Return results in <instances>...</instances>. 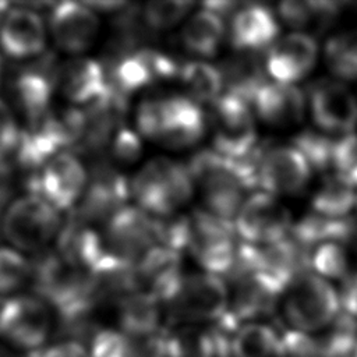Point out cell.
I'll use <instances>...</instances> for the list:
<instances>
[{
  "mask_svg": "<svg viewBox=\"0 0 357 357\" xmlns=\"http://www.w3.org/2000/svg\"><path fill=\"white\" fill-rule=\"evenodd\" d=\"M134 124L142 139L170 151L192 148L206 135L205 109L181 92L144 98L135 109Z\"/></svg>",
  "mask_w": 357,
  "mask_h": 357,
  "instance_id": "1",
  "label": "cell"
},
{
  "mask_svg": "<svg viewBox=\"0 0 357 357\" xmlns=\"http://www.w3.org/2000/svg\"><path fill=\"white\" fill-rule=\"evenodd\" d=\"M132 204L152 218L183 212L195 190L187 166L169 156L144 162L130 178Z\"/></svg>",
  "mask_w": 357,
  "mask_h": 357,
  "instance_id": "2",
  "label": "cell"
},
{
  "mask_svg": "<svg viewBox=\"0 0 357 357\" xmlns=\"http://www.w3.org/2000/svg\"><path fill=\"white\" fill-rule=\"evenodd\" d=\"M279 303L290 331L305 335L322 332L342 311L339 291L332 282L305 269L289 283Z\"/></svg>",
  "mask_w": 357,
  "mask_h": 357,
  "instance_id": "3",
  "label": "cell"
},
{
  "mask_svg": "<svg viewBox=\"0 0 357 357\" xmlns=\"http://www.w3.org/2000/svg\"><path fill=\"white\" fill-rule=\"evenodd\" d=\"M185 166L199 197V208L219 219L233 222L248 194L231 162L209 148L192 155Z\"/></svg>",
  "mask_w": 357,
  "mask_h": 357,
  "instance_id": "4",
  "label": "cell"
},
{
  "mask_svg": "<svg viewBox=\"0 0 357 357\" xmlns=\"http://www.w3.org/2000/svg\"><path fill=\"white\" fill-rule=\"evenodd\" d=\"M229 298L222 276L197 271L183 276L163 307L173 325H211L227 312Z\"/></svg>",
  "mask_w": 357,
  "mask_h": 357,
  "instance_id": "5",
  "label": "cell"
},
{
  "mask_svg": "<svg viewBox=\"0 0 357 357\" xmlns=\"http://www.w3.org/2000/svg\"><path fill=\"white\" fill-rule=\"evenodd\" d=\"M205 116L211 148L220 156L240 159L258 146V120L250 102L223 92Z\"/></svg>",
  "mask_w": 357,
  "mask_h": 357,
  "instance_id": "6",
  "label": "cell"
},
{
  "mask_svg": "<svg viewBox=\"0 0 357 357\" xmlns=\"http://www.w3.org/2000/svg\"><path fill=\"white\" fill-rule=\"evenodd\" d=\"M53 325V308L42 297L17 294L0 307V336L31 356L45 349Z\"/></svg>",
  "mask_w": 357,
  "mask_h": 357,
  "instance_id": "7",
  "label": "cell"
},
{
  "mask_svg": "<svg viewBox=\"0 0 357 357\" xmlns=\"http://www.w3.org/2000/svg\"><path fill=\"white\" fill-rule=\"evenodd\" d=\"M60 212L35 194L17 198L3 216V234L13 248L33 252L60 234Z\"/></svg>",
  "mask_w": 357,
  "mask_h": 357,
  "instance_id": "8",
  "label": "cell"
},
{
  "mask_svg": "<svg viewBox=\"0 0 357 357\" xmlns=\"http://www.w3.org/2000/svg\"><path fill=\"white\" fill-rule=\"evenodd\" d=\"M231 223L241 243L262 247L289 238L294 218L280 198L258 190L245 197Z\"/></svg>",
  "mask_w": 357,
  "mask_h": 357,
  "instance_id": "9",
  "label": "cell"
},
{
  "mask_svg": "<svg viewBox=\"0 0 357 357\" xmlns=\"http://www.w3.org/2000/svg\"><path fill=\"white\" fill-rule=\"evenodd\" d=\"M187 252L199 271L218 276L226 275L234 265L237 243L233 223L219 219L202 208L191 211Z\"/></svg>",
  "mask_w": 357,
  "mask_h": 357,
  "instance_id": "10",
  "label": "cell"
},
{
  "mask_svg": "<svg viewBox=\"0 0 357 357\" xmlns=\"http://www.w3.org/2000/svg\"><path fill=\"white\" fill-rule=\"evenodd\" d=\"M307 114L315 130L340 138L357 128V96L332 77L314 81L305 91Z\"/></svg>",
  "mask_w": 357,
  "mask_h": 357,
  "instance_id": "11",
  "label": "cell"
},
{
  "mask_svg": "<svg viewBox=\"0 0 357 357\" xmlns=\"http://www.w3.org/2000/svg\"><path fill=\"white\" fill-rule=\"evenodd\" d=\"M89 172L82 160L63 151L50 158L32 181V194L39 195L59 212L78 205L85 194Z\"/></svg>",
  "mask_w": 357,
  "mask_h": 357,
  "instance_id": "12",
  "label": "cell"
},
{
  "mask_svg": "<svg viewBox=\"0 0 357 357\" xmlns=\"http://www.w3.org/2000/svg\"><path fill=\"white\" fill-rule=\"evenodd\" d=\"M312 174L310 163L293 144L268 146L259 153L258 190L280 199L301 194Z\"/></svg>",
  "mask_w": 357,
  "mask_h": 357,
  "instance_id": "13",
  "label": "cell"
},
{
  "mask_svg": "<svg viewBox=\"0 0 357 357\" xmlns=\"http://www.w3.org/2000/svg\"><path fill=\"white\" fill-rule=\"evenodd\" d=\"M319 56L321 47L314 36L289 31L264 53L262 61L271 81L298 85L311 75Z\"/></svg>",
  "mask_w": 357,
  "mask_h": 357,
  "instance_id": "14",
  "label": "cell"
},
{
  "mask_svg": "<svg viewBox=\"0 0 357 357\" xmlns=\"http://www.w3.org/2000/svg\"><path fill=\"white\" fill-rule=\"evenodd\" d=\"M47 31L59 50L70 57L85 56L100 36L102 21L85 1H63L52 8Z\"/></svg>",
  "mask_w": 357,
  "mask_h": 357,
  "instance_id": "15",
  "label": "cell"
},
{
  "mask_svg": "<svg viewBox=\"0 0 357 357\" xmlns=\"http://www.w3.org/2000/svg\"><path fill=\"white\" fill-rule=\"evenodd\" d=\"M180 64L166 53L151 47L127 50L112 68L109 84L113 91L126 96L165 79H176Z\"/></svg>",
  "mask_w": 357,
  "mask_h": 357,
  "instance_id": "16",
  "label": "cell"
},
{
  "mask_svg": "<svg viewBox=\"0 0 357 357\" xmlns=\"http://www.w3.org/2000/svg\"><path fill=\"white\" fill-rule=\"evenodd\" d=\"M102 238L112 258L134 265L155 245L153 219L134 204H128L105 222Z\"/></svg>",
  "mask_w": 357,
  "mask_h": 357,
  "instance_id": "17",
  "label": "cell"
},
{
  "mask_svg": "<svg viewBox=\"0 0 357 357\" xmlns=\"http://www.w3.org/2000/svg\"><path fill=\"white\" fill-rule=\"evenodd\" d=\"M53 81L54 89L74 107H91L110 91L106 68L86 54L63 61L57 67Z\"/></svg>",
  "mask_w": 357,
  "mask_h": 357,
  "instance_id": "18",
  "label": "cell"
},
{
  "mask_svg": "<svg viewBox=\"0 0 357 357\" xmlns=\"http://www.w3.org/2000/svg\"><path fill=\"white\" fill-rule=\"evenodd\" d=\"M231 336L218 325H174L151 344L162 357H230Z\"/></svg>",
  "mask_w": 357,
  "mask_h": 357,
  "instance_id": "19",
  "label": "cell"
},
{
  "mask_svg": "<svg viewBox=\"0 0 357 357\" xmlns=\"http://www.w3.org/2000/svg\"><path fill=\"white\" fill-rule=\"evenodd\" d=\"M276 13L258 3L240 6L226 22L227 36L233 52L254 53L266 52L282 35Z\"/></svg>",
  "mask_w": 357,
  "mask_h": 357,
  "instance_id": "20",
  "label": "cell"
},
{
  "mask_svg": "<svg viewBox=\"0 0 357 357\" xmlns=\"http://www.w3.org/2000/svg\"><path fill=\"white\" fill-rule=\"evenodd\" d=\"M255 117L262 124L289 130L303 123L307 116L305 92L298 85L266 81L251 100Z\"/></svg>",
  "mask_w": 357,
  "mask_h": 357,
  "instance_id": "21",
  "label": "cell"
},
{
  "mask_svg": "<svg viewBox=\"0 0 357 357\" xmlns=\"http://www.w3.org/2000/svg\"><path fill=\"white\" fill-rule=\"evenodd\" d=\"M47 36V25L40 14L28 7L7 10L0 22V50L14 60H28L42 54Z\"/></svg>",
  "mask_w": 357,
  "mask_h": 357,
  "instance_id": "22",
  "label": "cell"
},
{
  "mask_svg": "<svg viewBox=\"0 0 357 357\" xmlns=\"http://www.w3.org/2000/svg\"><path fill=\"white\" fill-rule=\"evenodd\" d=\"M134 275L138 290L165 304L185 275L181 254L153 245L134 264Z\"/></svg>",
  "mask_w": 357,
  "mask_h": 357,
  "instance_id": "23",
  "label": "cell"
},
{
  "mask_svg": "<svg viewBox=\"0 0 357 357\" xmlns=\"http://www.w3.org/2000/svg\"><path fill=\"white\" fill-rule=\"evenodd\" d=\"M128 199H131L130 180L116 166H102L93 176L89 173L79 204L84 205V215L88 220L105 223L113 213L128 205Z\"/></svg>",
  "mask_w": 357,
  "mask_h": 357,
  "instance_id": "24",
  "label": "cell"
},
{
  "mask_svg": "<svg viewBox=\"0 0 357 357\" xmlns=\"http://www.w3.org/2000/svg\"><path fill=\"white\" fill-rule=\"evenodd\" d=\"M163 304L153 296L135 290L117 298V318L120 331L132 340L153 342L166 328Z\"/></svg>",
  "mask_w": 357,
  "mask_h": 357,
  "instance_id": "25",
  "label": "cell"
},
{
  "mask_svg": "<svg viewBox=\"0 0 357 357\" xmlns=\"http://www.w3.org/2000/svg\"><path fill=\"white\" fill-rule=\"evenodd\" d=\"M225 18L218 13L199 7L180 26V42L184 52L194 60L212 61L226 42Z\"/></svg>",
  "mask_w": 357,
  "mask_h": 357,
  "instance_id": "26",
  "label": "cell"
},
{
  "mask_svg": "<svg viewBox=\"0 0 357 357\" xmlns=\"http://www.w3.org/2000/svg\"><path fill=\"white\" fill-rule=\"evenodd\" d=\"M280 25L293 32H303L314 36L331 29L340 14V4L336 1L289 0L282 1L275 11Z\"/></svg>",
  "mask_w": 357,
  "mask_h": 357,
  "instance_id": "27",
  "label": "cell"
},
{
  "mask_svg": "<svg viewBox=\"0 0 357 357\" xmlns=\"http://www.w3.org/2000/svg\"><path fill=\"white\" fill-rule=\"evenodd\" d=\"M223 92L251 103L258 89L268 81L264 61L258 54L233 52L218 66Z\"/></svg>",
  "mask_w": 357,
  "mask_h": 357,
  "instance_id": "28",
  "label": "cell"
},
{
  "mask_svg": "<svg viewBox=\"0 0 357 357\" xmlns=\"http://www.w3.org/2000/svg\"><path fill=\"white\" fill-rule=\"evenodd\" d=\"M310 206L311 212L324 218H350L357 206V190L337 173H324L311 192Z\"/></svg>",
  "mask_w": 357,
  "mask_h": 357,
  "instance_id": "29",
  "label": "cell"
},
{
  "mask_svg": "<svg viewBox=\"0 0 357 357\" xmlns=\"http://www.w3.org/2000/svg\"><path fill=\"white\" fill-rule=\"evenodd\" d=\"M230 357H286L283 335L262 321L243 324L230 339Z\"/></svg>",
  "mask_w": 357,
  "mask_h": 357,
  "instance_id": "30",
  "label": "cell"
},
{
  "mask_svg": "<svg viewBox=\"0 0 357 357\" xmlns=\"http://www.w3.org/2000/svg\"><path fill=\"white\" fill-rule=\"evenodd\" d=\"M181 93L202 107L209 106L223 93V82L218 64L190 59L180 64L176 77Z\"/></svg>",
  "mask_w": 357,
  "mask_h": 357,
  "instance_id": "31",
  "label": "cell"
},
{
  "mask_svg": "<svg viewBox=\"0 0 357 357\" xmlns=\"http://www.w3.org/2000/svg\"><path fill=\"white\" fill-rule=\"evenodd\" d=\"M321 56L332 78L344 84L357 81V29L329 33Z\"/></svg>",
  "mask_w": 357,
  "mask_h": 357,
  "instance_id": "32",
  "label": "cell"
},
{
  "mask_svg": "<svg viewBox=\"0 0 357 357\" xmlns=\"http://www.w3.org/2000/svg\"><path fill=\"white\" fill-rule=\"evenodd\" d=\"M303 262L310 271L329 282L343 280L350 272V252L344 243L321 241L305 247Z\"/></svg>",
  "mask_w": 357,
  "mask_h": 357,
  "instance_id": "33",
  "label": "cell"
},
{
  "mask_svg": "<svg viewBox=\"0 0 357 357\" xmlns=\"http://www.w3.org/2000/svg\"><path fill=\"white\" fill-rule=\"evenodd\" d=\"M54 89L53 78L40 73H24L14 85V96L18 106L31 120H40L50 109L52 93Z\"/></svg>",
  "mask_w": 357,
  "mask_h": 357,
  "instance_id": "34",
  "label": "cell"
},
{
  "mask_svg": "<svg viewBox=\"0 0 357 357\" xmlns=\"http://www.w3.org/2000/svg\"><path fill=\"white\" fill-rule=\"evenodd\" d=\"M192 8L194 3L184 0L148 1L139 10V18L149 32L163 33L180 28Z\"/></svg>",
  "mask_w": 357,
  "mask_h": 357,
  "instance_id": "35",
  "label": "cell"
},
{
  "mask_svg": "<svg viewBox=\"0 0 357 357\" xmlns=\"http://www.w3.org/2000/svg\"><path fill=\"white\" fill-rule=\"evenodd\" d=\"M336 138L329 137L318 130H301L293 139V145L303 153L312 172L321 174L332 172V158Z\"/></svg>",
  "mask_w": 357,
  "mask_h": 357,
  "instance_id": "36",
  "label": "cell"
},
{
  "mask_svg": "<svg viewBox=\"0 0 357 357\" xmlns=\"http://www.w3.org/2000/svg\"><path fill=\"white\" fill-rule=\"evenodd\" d=\"M32 275L24 254L13 247H0V296L11 297Z\"/></svg>",
  "mask_w": 357,
  "mask_h": 357,
  "instance_id": "37",
  "label": "cell"
},
{
  "mask_svg": "<svg viewBox=\"0 0 357 357\" xmlns=\"http://www.w3.org/2000/svg\"><path fill=\"white\" fill-rule=\"evenodd\" d=\"M153 219V237L155 245H160L176 252L187 250L188 234H190V215L188 213H173Z\"/></svg>",
  "mask_w": 357,
  "mask_h": 357,
  "instance_id": "38",
  "label": "cell"
},
{
  "mask_svg": "<svg viewBox=\"0 0 357 357\" xmlns=\"http://www.w3.org/2000/svg\"><path fill=\"white\" fill-rule=\"evenodd\" d=\"M109 151L113 166L121 170L139 160L144 152V139L135 128L120 126L109 138Z\"/></svg>",
  "mask_w": 357,
  "mask_h": 357,
  "instance_id": "39",
  "label": "cell"
},
{
  "mask_svg": "<svg viewBox=\"0 0 357 357\" xmlns=\"http://www.w3.org/2000/svg\"><path fill=\"white\" fill-rule=\"evenodd\" d=\"M89 357H137L134 340L120 329H100L91 340Z\"/></svg>",
  "mask_w": 357,
  "mask_h": 357,
  "instance_id": "40",
  "label": "cell"
},
{
  "mask_svg": "<svg viewBox=\"0 0 357 357\" xmlns=\"http://www.w3.org/2000/svg\"><path fill=\"white\" fill-rule=\"evenodd\" d=\"M332 172L346 178L357 190V134L336 138Z\"/></svg>",
  "mask_w": 357,
  "mask_h": 357,
  "instance_id": "41",
  "label": "cell"
},
{
  "mask_svg": "<svg viewBox=\"0 0 357 357\" xmlns=\"http://www.w3.org/2000/svg\"><path fill=\"white\" fill-rule=\"evenodd\" d=\"M21 131L10 106L0 99V160L10 155L18 145Z\"/></svg>",
  "mask_w": 357,
  "mask_h": 357,
  "instance_id": "42",
  "label": "cell"
},
{
  "mask_svg": "<svg viewBox=\"0 0 357 357\" xmlns=\"http://www.w3.org/2000/svg\"><path fill=\"white\" fill-rule=\"evenodd\" d=\"M286 357H325L312 335L287 331L283 333Z\"/></svg>",
  "mask_w": 357,
  "mask_h": 357,
  "instance_id": "43",
  "label": "cell"
},
{
  "mask_svg": "<svg viewBox=\"0 0 357 357\" xmlns=\"http://www.w3.org/2000/svg\"><path fill=\"white\" fill-rule=\"evenodd\" d=\"M33 357H89V351L81 342L68 339L45 347Z\"/></svg>",
  "mask_w": 357,
  "mask_h": 357,
  "instance_id": "44",
  "label": "cell"
},
{
  "mask_svg": "<svg viewBox=\"0 0 357 357\" xmlns=\"http://www.w3.org/2000/svg\"><path fill=\"white\" fill-rule=\"evenodd\" d=\"M339 300L342 312L357 321V271L342 280Z\"/></svg>",
  "mask_w": 357,
  "mask_h": 357,
  "instance_id": "45",
  "label": "cell"
},
{
  "mask_svg": "<svg viewBox=\"0 0 357 357\" xmlns=\"http://www.w3.org/2000/svg\"><path fill=\"white\" fill-rule=\"evenodd\" d=\"M99 17L106 15H116L117 13H123V8L128 4L126 1H85Z\"/></svg>",
  "mask_w": 357,
  "mask_h": 357,
  "instance_id": "46",
  "label": "cell"
},
{
  "mask_svg": "<svg viewBox=\"0 0 357 357\" xmlns=\"http://www.w3.org/2000/svg\"><path fill=\"white\" fill-rule=\"evenodd\" d=\"M137 357H162L153 347H151V350H146L141 354H137Z\"/></svg>",
  "mask_w": 357,
  "mask_h": 357,
  "instance_id": "47",
  "label": "cell"
},
{
  "mask_svg": "<svg viewBox=\"0 0 357 357\" xmlns=\"http://www.w3.org/2000/svg\"><path fill=\"white\" fill-rule=\"evenodd\" d=\"M1 78H3V61H1V56H0V84H1Z\"/></svg>",
  "mask_w": 357,
  "mask_h": 357,
  "instance_id": "48",
  "label": "cell"
},
{
  "mask_svg": "<svg viewBox=\"0 0 357 357\" xmlns=\"http://www.w3.org/2000/svg\"><path fill=\"white\" fill-rule=\"evenodd\" d=\"M353 357H357V344H356V349H354V353H353Z\"/></svg>",
  "mask_w": 357,
  "mask_h": 357,
  "instance_id": "49",
  "label": "cell"
},
{
  "mask_svg": "<svg viewBox=\"0 0 357 357\" xmlns=\"http://www.w3.org/2000/svg\"><path fill=\"white\" fill-rule=\"evenodd\" d=\"M356 208H357V206H356Z\"/></svg>",
  "mask_w": 357,
  "mask_h": 357,
  "instance_id": "50",
  "label": "cell"
}]
</instances>
